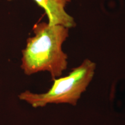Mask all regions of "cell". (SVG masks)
I'll list each match as a JSON object with an SVG mask.
<instances>
[{
	"mask_svg": "<svg viewBox=\"0 0 125 125\" xmlns=\"http://www.w3.org/2000/svg\"><path fill=\"white\" fill-rule=\"evenodd\" d=\"M8 1H12V0H8Z\"/></svg>",
	"mask_w": 125,
	"mask_h": 125,
	"instance_id": "cell-4",
	"label": "cell"
},
{
	"mask_svg": "<svg viewBox=\"0 0 125 125\" xmlns=\"http://www.w3.org/2000/svg\"><path fill=\"white\" fill-rule=\"evenodd\" d=\"M40 7L44 9L48 16V24L60 25L73 28L76 26L75 21L65 10V7L70 0H34Z\"/></svg>",
	"mask_w": 125,
	"mask_h": 125,
	"instance_id": "cell-3",
	"label": "cell"
},
{
	"mask_svg": "<svg viewBox=\"0 0 125 125\" xmlns=\"http://www.w3.org/2000/svg\"><path fill=\"white\" fill-rule=\"evenodd\" d=\"M69 29L48 23H37L34 37L27 40L22 51L21 68L27 75L48 71L52 79L60 77L67 68L68 56L62 45L68 37Z\"/></svg>",
	"mask_w": 125,
	"mask_h": 125,
	"instance_id": "cell-1",
	"label": "cell"
},
{
	"mask_svg": "<svg viewBox=\"0 0 125 125\" xmlns=\"http://www.w3.org/2000/svg\"><path fill=\"white\" fill-rule=\"evenodd\" d=\"M96 68L95 62L85 59L67 76L53 79L52 86L46 93L37 94L26 90L20 93L19 98L34 108L44 107L50 104L76 106L93 79Z\"/></svg>",
	"mask_w": 125,
	"mask_h": 125,
	"instance_id": "cell-2",
	"label": "cell"
}]
</instances>
